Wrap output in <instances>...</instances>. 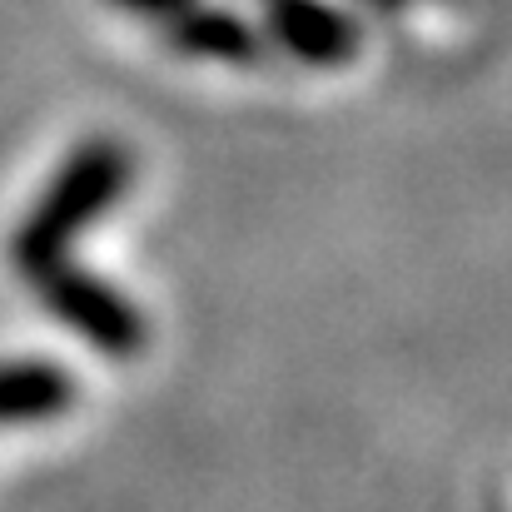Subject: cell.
Wrapping results in <instances>:
<instances>
[{
    "mask_svg": "<svg viewBox=\"0 0 512 512\" xmlns=\"http://www.w3.org/2000/svg\"><path fill=\"white\" fill-rule=\"evenodd\" d=\"M170 45L194 60H219V65H254L264 55L259 30L239 10H214V5H184L170 15Z\"/></svg>",
    "mask_w": 512,
    "mask_h": 512,
    "instance_id": "obj_4",
    "label": "cell"
},
{
    "mask_svg": "<svg viewBox=\"0 0 512 512\" xmlns=\"http://www.w3.org/2000/svg\"><path fill=\"white\" fill-rule=\"evenodd\" d=\"M120 10H130V15H165L170 20L174 10H184L189 0H115Z\"/></svg>",
    "mask_w": 512,
    "mask_h": 512,
    "instance_id": "obj_6",
    "label": "cell"
},
{
    "mask_svg": "<svg viewBox=\"0 0 512 512\" xmlns=\"http://www.w3.org/2000/svg\"><path fill=\"white\" fill-rule=\"evenodd\" d=\"M135 160L120 140H85L60 170L45 184V194L35 199V209L20 219L15 239H10V259L25 279H40L45 269L70 259V244L105 219L120 194L130 189Z\"/></svg>",
    "mask_w": 512,
    "mask_h": 512,
    "instance_id": "obj_1",
    "label": "cell"
},
{
    "mask_svg": "<svg viewBox=\"0 0 512 512\" xmlns=\"http://www.w3.org/2000/svg\"><path fill=\"white\" fill-rule=\"evenodd\" d=\"M75 383L65 368L50 358H10L0 363V423L25 428V423H50L70 408Z\"/></svg>",
    "mask_w": 512,
    "mask_h": 512,
    "instance_id": "obj_5",
    "label": "cell"
},
{
    "mask_svg": "<svg viewBox=\"0 0 512 512\" xmlns=\"http://www.w3.org/2000/svg\"><path fill=\"white\" fill-rule=\"evenodd\" d=\"M30 284L40 289V304L90 348H100L110 358H135L145 348V314L115 284H105L75 264H55Z\"/></svg>",
    "mask_w": 512,
    "mask_h": 512,
    "instance_id": "obj_2",
    "label": "cell"
},
{
    "mask_svg": "<svg viewBox=\"0 0 512 512\" xmlns=\"http://www.w3.org/2000/svg\"><path fill=\"white\" fill-rule=\"evenodd\" d=\"M269 5V35L304 65L334 70L358 55V25L329 0H264Z\"/></svg>",
    "mask_w": 512,
    "mask_h": 512,
    "instance_id": "obj_3",
    "label": "cell"
}]
</instances>
